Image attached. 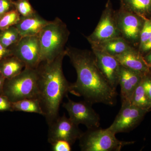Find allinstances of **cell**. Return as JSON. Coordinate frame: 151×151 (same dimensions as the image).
<instances>
[{
	"instance_id": "obj_1",
	"label": "cell",
	"mask_w": 151,
	"mask_h": 151,
	"mask_svg": "<svg viewBox=\"0 0 151 151\" xmlns=\"http://www.w3.org/2000/svg\"><path fill=\"white\" fill-rule=\"evenodd\" d=\"M65 52L77 74L76 81L70 83L69 92L83 97L92 105H115L118 94L116 89L110 85L101 73L92 51L68 47Z\"/></svg>"
},
{
	"instance_id": "obj_2",
	"label": "cell",
	"mask_w": 151,
	"mask_h": 151,
	"mask_svg": "<svg viewBox=\"0 0 151 151\" xmlns=\"http://www.w3.org/2000/svg\"><path fill=\"white\" fill-rule=\"evenodd\" d=\"M65 55V52L51 61H42L36 68L38 99L48 126L59 116L60 104L69 92L70 83L63 70V62Z\"/></svg>"
},
{
	"instance_id": "obj_3",
	"label": "cell",
	"mask_w": 151,
	"mask_h": 151,
	"mask_svg": "<svg viewBox=\"0 0 151 151\" xmlns=\"http://www.w3.org/2000/svg\"><path fill=\"white\" fill-rule=\"evenodd\" d=\"M70 32L67 25L56 17L43 28L39 35L41 62L50 61L65 52Z\"/></svg>"
},
{
	"instance_id": "obj_4",
	"label": "cell",
	"mask_w": 151,
	"mask_h": 151,
	"mask_svg": "<svg viewBox=\"0 0 151 151\" xmlns=\"http://www.w3.org/2000/svg\"><path fill=\"white\" fill-rule=\"evenodd\" d=\"M37 79L36 68H25L18 75L6 79L2 94L11 102L28 98L38 99Z\"/></svg>"
},
{
	"instance_id": "obj_5",
	"label": "cell",
	"mask_w": 151,
	"mask_h": 151,
	"mask_svg": "<svg viewBox=\"0 0 151 151\" xmlns=\"http://www.w3.org/2000/svg\"><path fill=\"white\" fill-rule=\"evenodd\" d=\"M108 128L87 129L79 139L82 151H120L125 146L134 144L132 141H120Z\"/></svg>"
},
{
	"instance_id": "obj_6",
	"label": "cell",
	"mask_w": 151,
	"mask_h": 151,
	"mask_svg": "<svg viewBox=\"0 0 151 151\" xmlns=\"http://www.w3.org/2000/svg\"><path fill=\"white\" fill-rule=\"evenodd\" d=\"M115 18L122 37L132 46L139 45L141 32L146 18L128 10L122 6L119 10L115 11Z\"/></svg>"
},
{
	"instance_id": "obj_7",
	"label": "cell",
	"mask_w": 151,
	"mask_h": 151,
	"mask_svg": "<svg viewBox=\"0 0 151 151\" xmlns=\"http://www.w3.org/2000/svg\"><path fill=\"white\" fill-rule=\"evenodd\" d=\"M122 37L115 18V11L112 8L110 0H108L97 26L86 38L90 45Z\"/></svg>"
},
{
	"instance_id": "obj_8",
	"label": "cell",
	"mask_w": 151,
	"mask_h": 151,
	"mask_svg": "<svg viewBox=\"0 0 151 151\" xmlns=\"http://www.w3.org/2000/svg\"><path fill=\"white\" fill-rule=\"evenodd\" d=\"M147 113V111L136 107L130 102L122 103L119 113L108 128L116 134L129 132L139 125Z\"/></svg>"
},
{
	"instance_id": "obj_9",
	"label": "cell",
	"mask_w": 151,
	"mask_h": 151,
	"mask_svg": "<svg viewBox=\"0 0 151 151\" xmlns=\"http://www.w3.org/2000/svg\"><path fill=\"white\" fill-rule=\"evenodd\" d=\"M67 97L68 101L63 103V107L67 111L69 118L75 124H83L87 129L100 127V116L92 108V105L84 100L75 102Z\"/></svg>"
},
{
	"instance_id": "obj_10",
	"label": "cell",
	"mask_w": 151,
	"mask_h": 151,
	"mask_svg": "<svg viewBox=\"0 0 151 151\" xmlns=\"http://www.w3.org/2000/svg\"><path fill=\"white\" fill-rule=\"evenodd\" d=\"M13 55L24 63L25 67L36 68L41 63V51L38 36L21 37L11 49Z\"/></svg>"
},
{
	"instance_id": "obj_11",
	"label": "cell",
	"mask_w": 151,
	"mask_h": 151,
	"mask_svg": "<svg viewBox=\"0 0 151 151\" xmlns=\"http://www.w3.org/2000/svg\"><path fill=\"white\" fill-rule=\"evenodd\" d=\"M47 140L50 144L59 140L67 141L71 145L79 140L83 132L68 117L64 114L58 116L55 120L49 125Z\"/></svg>"
},
{
	"instance_id": "obj_12",
	"label": "cell",
	"mask_w": 151,
	"mask_h": 151,
	"mask_svg": "<svg viewBox=\"0 0 151 151\" xmlns=\"http://www.w3.org/2000/svg\"><path fill=\"white\" fill-rule=\"evenodd\" d=\"M92 52L96 63L106 80L114 89L119 85L121 65L115 56L94 47Z\"/></svg>"
},
{
	"instance_id": "obj_13",
	"label": "cell",
	"mask_w": 151,
	"mask_h": 151,
	"mask_svg": "<svg viewBox=\"0 0 151 151\" xmlns=\"http://www.w3.org/2000/svg\"><path fill=\"white\" fill-rule=\"evenodd\" d=\"M115 57L123 67L141 73L143 76L151 73L150 66L146 62L142 55L134 47Z\"/></svg>"
},
{
	"instance_id": "obj_14",
	"label": "cell",
	"mask_w": 151,
	"mask_h": 151,
	"mask_svg": "<svg viewBox=\"0 0 151 151\" xmlns=\"http://www.w3.org/2000/svg\"><path fill=\"white\" fill-rule=\"evenodd\" d=\"M143 76L141 73L121 65L119 84L122 103L130 102L133 92L142 82Z\"/></svg>"
},
{
	"instance_id": "obj_15",
	"label": "cell",
	"mask_w": 151,
	"mask_h": 151,
	"mask_svg": "<svg viewBox=\"0 0 151 151\" xmlns=\"http://www.w3.org/2000/svg\"><path fill=\"white\" fill-rule=\"evenodd\" d=\"M50 21L36 13L29 16L21 17L15 26L21 37L27 36H38L43 28Z\"/></svg>"
},
{
	"instance_id": "obj_16",
	"label": "cell",
	"mask_w": 151,
	"mask_h": 151,
	"mask_svg": "<svg viewBox=\"0 0 151 151\" xmlns=\"http://www.w3.org/2000/svg\"><path fill=\"white\" fill-rule=\"evenodd\" d=\"M90 45L91 47L98 49L114 56L122 54L134 47L122 37L111 39Z\"/></svg>"
},
{
	"instance_id": "obj_17",
	"label": "cell",
	"mask_w": 151,
	"mask_h": 151,
	"mask_svg": "<svg viewBox=\"0 0 151 151\" xmlns=\"http://www.w3.org/2000/svg\"><path fill=\"white\" fill-rule=\"evenodd\" d=\"M25 67L21 60L12 55L0 62V73L6 79H10L19 74Z\"/></svg>"
},
{
	"instance_id": "obj_18",
	"label": "cell",
	"mask_w": 151,
	"mask_h": 151,
	"mask_svg": "<svg viewBox=\"0 0 151 151\" xmlns=\"http://www.w3.org/2000/svg\"><path fill=\"white\" fill-rule=\"evenodd\" d=\"M121 6L145 18L151 17V0H121Z\"/></svg>"
},
{
	"instance_id": "obj_19",
	"label": "cell",
	"mask_w": 151,
	"mask_h": 151,
	"mask_svg": "<svg viewBox=\"0 0 151 151\" xmlns=\"http://www.w3.org/2000/svg\"><path fill=\"white\" fill-rule=\"evenodd\" d=\"M12 111L35 113L43 116L39 100L37 98H28L12 102Z\"/></svg>"
},
{
	"instance_id": "obj_20",
	"label": "cell",
	"mask_w": 151,
	"mask_h": 151,
	"mask_svg": "<svg viewBox=\"0 0 151 151\" xmlns=\"http://www.w3.org/2000/svg\"><path fill=\"white\" fill-rule=\"evenodd\" d=\"M130 103L132 105L148 112L151 111V101L146 94L142 81L133 92Z\"/></svg>"
},
{
	"instance_id": "obj_21",
	"label": "cell",
	"mask_w": 151,
	"mask_h": 151,
	"mask_svg": "<svg viewBox=\"0 0 151 151\" xmlns=\"http://www.w3.org/2000/svg\"><path fill=\"white\" fill-rule=\"evenodd\" d=\"M21 38V37L15 26L0 31V43L6 48L14 46Z\"/></svg>"
},
{
	"instance_id": "obj_22",
	"label": "cell",
	"mask_w": 151,
	"mask_h": 151,
	"mask_svg": "<svg viewBox=\"0 0 151 151\" xmlns=\"http://www.w3.org/2000/svg\"><path fill=\"white\" fill-rule=\"evenodd\" d=\"M21 18V16L15 9L9 11L0 18V31L15 25Z\"/></svg>"
},
{
	"instance_id": "obj_23",
	"label": "cell",
	"mask_w": 151,
	"mask_h": 151,
	"mask_svg": "<svg viewBox=\"0 0 151 151\" xmlns=\"http://www.w3.org/2000/svg\"><path fill=\"white\" fill-rule=\"evenodd\" d=\"M29 1L17 0L15 1H13L15 9L18 12L21 17L29 16L36 13Z\"/></svg>"
},
{
	"instance_id": "obj_24",
	"label": "cell",
	"mask_w": 151,
	"mask_h": 151,
	"mask_svg": "<svg viewBox=\"0 0 151 151\" xmlns=\"http://www.w3.org/2000/svg\"><path fill=\"white\" fill-rule=\"evenodd\" d=\"M151 37V18L145 19L140 36L139 46L146 41Z\"/></svg>"
},
{
	"instance_id": "obj_25",
	"label": "cell",
	"mask_w": 151,
	"mask_h": 151,
	"mask_svg": "<svg viewBox=\"0 0 151 151\" xmlns=\"http://www.w3.org/2000/svg\"><path fill=\"white\" fill-rule=\"evenodd\" d=\"M52 149L53 151H71V145L67 141L59 140L52 143Z\"/></svg>"
},
{
	"instance_id": "obj_26",
	"label": "cell",
	"mask_w": 151,
	"mask_h": 151,
	"mask_svg": "<svg viewBox=\"0 0 151 151\" xmlns=\"http://www.w3.org/2000/svg\"><path fill=\"white\" fill-rule=\"evenodd\" d=\"M15 9L12 0H0V18L9 11Z\"/></svg>"
},
{
	"instance_id": "obj_27",
	"label": "cell",
	"mask_w": 151,
	"mask_h": 151,
	"mask_svg": "<svg viewBox=\"0 0 151 151\" xmlns=\"http://www.w3.org/2000/svg\"><path fill=\"white\" fill-rule=\"evenodd\" d=\"M142 83L147 96L151 101V73L143 76Z\"/></svg>"
},
{
	"instance_id": "obj_28",
	"label": "cell",
	"mask_w": 151,
	"mask_h": 151,
	"mask_svg": "<svg viewBox=\"0 0 151 151\" xmlns=\"http://www.w3.org/2000/svg\"><path fill=\"white\" fill-rule=\"evenodd\" d=\"M0 111H12V102L3 94H0Z\"/></svg>"
},
{
	"instance_id": "obj_29",
	"label": "cell",
	"mask_w": 151,
	"mask_h": 151,
	"mask_svg": "<svg viewBox=\"0 0 151 151\" xmlns=\"http://www.w3.org/2000/svg\"><path fill=\"white\" fill-rule=\"evenodd\" d=\"M139 52L145 56L151 51V37L142 44L139 46Z\"/></svg>"
},
{
	"instance_id": "obj_30",
	"label": "cell",
	"mask_w": 151,
	"mask_h": 151,
	"mask_svg": "<svg viewBox=\"0 0 151 151\" xmlns=\"http://www.w3.org/2000/svg\"><path fill=\"white\" fill-rule=\"evenodd\" d=\"M12 55H13L11 49L6 48L0 43V62Z\"/></svg>"
},
{
	"instance_id": "obj_31",
	"label": "cell",
	"mask_w": 151,
	"mask_h": 151,
	"mask_svg": "<svg viewBox=\"0 0 151 151\" xmlns=\"http://www.w3.org/2000/svg\"><path fill=\"white\" fill-rule=\"evenodd\" d=\"M6 78L0 73V94H2Z\"/></svg>"
},
{
	"instance_id": "obj_32",
	"label": "cell",
	"mask_w": 151,
	"mask_h": 151,
	"mask_svg": "<svg viewBox=\"0 0 151 151\" xmlns=\"http://www.w3.org/2000/svg\"><path fill=\"white\" fill-rule=\"evenodd\" d=\"M144 58L147 63L151 66V51L144 56Z\"/></svg>"
},
{
	"instance_id": "obj_33",
	"label": "cell",
	"mask_w": 151,
	"mask_h": 151,
	"mask_svg": "<svg viewBox=\"0 0 151 151\" xmlns=\"http://www.w3.org/2000/svg\"><path fill=\"white\" fill-rule=\"evenodd\" d=\"M150 70H151V66H150Z\"/></svg>"
}]
</instances>
